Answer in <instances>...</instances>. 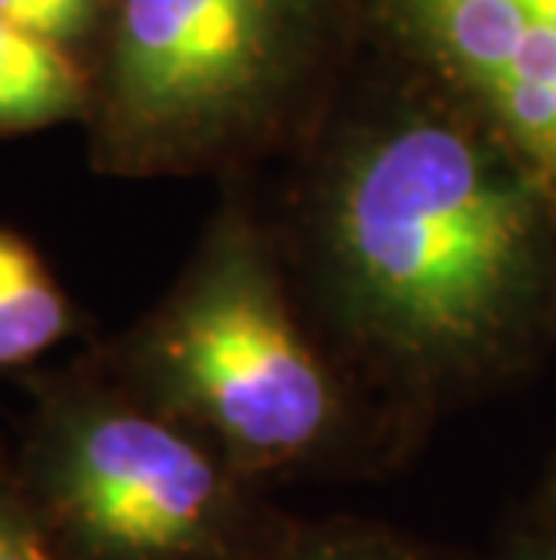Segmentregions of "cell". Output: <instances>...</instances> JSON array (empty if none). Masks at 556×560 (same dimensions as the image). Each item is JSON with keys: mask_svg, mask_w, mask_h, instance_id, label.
<instances>
[{"mask_svg": "<svg viewBox=\"0 0 556 560\" xmlns=\"http://www.w3.org/2000/svg\"><path fill=\"white\" fill-rule=\"evenodd\" d=\"M268 560H437L430 550L394 532L365 524H322V528L282 532Z\"/></svg>", "mask_w": 556, "mask_h": 560, "instance_id": "ba28073f", "label": "cell"}, {"mask_svg": "<svg viewBox=\"0 0 556 560\" xmlns=\"http://www.w3.org/2000/svg\"><path fill=\"white\" fill-rule=\"evenodd\" d=\"M109 0H0V19L80 51L102 37Z\"/></svg>", "mask_w": 556, "mask_h": 560, "instance_id": "30bf717a", "label": "cell"}, {"mask_svg": "<svg viewBox=\"0 0 556 560\" xmlns=\"http://www.w3.org/2000/svg\"><path fill=\"white\" fill-rule=\"evenodd\" d=\"M546 532L556 535V478H553L549 492H546Z\"/></svg>", "mask_w": 556, "mask_h": 560, "instance_id": "7c38bea8", "label": "cell"}, {"mask_svg": "<svg viewBox=\"0 0 556 560\" xmlns=\"http://www.w3.org/2000/svg\"><path fill=\"white\" fill-rule=\"evenodd\" d=\"M127 387L203 434L246 478L315 456L340 412L333 376L242 221L221 224L127 343Z\"/></svg>", "mask_w": 556, "mask_h": 560, "instance_id": "277c9868", "label": "cell"}, {"mask_svg": "<svg viewBox=\"0 0 556 560\" xmlns=\"http://www.w3.org/2000/svg\"><path fill=\"white\" fill-rule=\"evenodd\" d=\"M463 88L556 213V0H387Z\"/></svg>", "mask_w": 556, "mask_h": 560, "instance_id": "5b68a950", "label": "cell"}, {"mask_svg": "<svg viewBox=\"0 0 556 560\" xmlns=\"http://www.w3.org/2000/svg\"><path fill=\"white\" fill-rule=\"evenodd\" d=\"M91 66L80 51L0 19V135L84 120Z\"/></svg>", "mask_w": 556, "mask_h": 560, "instance_id": "8992f818", "label": "cell"}, {"mask_svg": "<svg viewBox=\"0 0 556 560\" xmlns=\"http://www.w3.org/2000/svg\"><path fill=\"white\" fill-rule=\"evenodd\" d=\"M318 0H109L91 66V160L188 171L257 141L311 66Z\"/></svg>", "mask_w": 556, "mask_h": 560, "instance_id": "3957f363", "label": "cell"}, {"mask_svg": "<svg viewBox=\"0 0 556 560\" xmlns=\"http://www.w3.org/2000/svg\"><path fill=\"white\" fill-rule=\"evenodd\" d=\"M69 560H268V528L210 441L127 384L55 376L19 459Z\"/></svg>", "mask_w": 556, "mask_h": 560, "instance_id": "7a4b0ae2", "label": "cell"}, {"mask_svg": "<svg viewBox=\"0 0 556 560\" xmlns=\"http://www.w3.org/2000/svg\"><path fill=\"white\" fill-rule=\"evenodd\" d=\"M80 326L37 246L0 224V373L44 359Z\"/></svg>", "mask_w": 556, "mask_h": 560, "instance_id": "52a82bcc", "label": "cell"}, {"mask_svg": "<svg viewBox=\"0 0 556 560\" xmlns=\"http://www.w3.org/2000/svg\"><path fill=\"white\" fill-rule=\"evenodd\" d=\"M506 560H556V535H549V532L531 535V539L517 542Z\"/></svg>", "mask_w": 556, "mask_h": 560, "instance_id": "8fae6325", "label": "cell"}, {"mask_svg": "<svg viewBox=\"0 0 556 560\" xmlns=\"http://www.w3.org/2000/svg\"><path fill=\"white\" fill-rule=\"evenodd\" d=\"M546 196L517 160L448 124L362 145L329 199L351 326L412 373L495 359L535 304Z\"/></svg>", "mask_w": 556, "mask_h": 560, "instance_id": "6da1fadb", "label": "cell"}, {"mask_svg": "<svg viewBox=\"0 0 556 560\" xmlns=\"http://www.w3.org/2000/svg\"><path fill=\"white\" fill-rule=\"evenodd\" d=\"M0 560H69L33 503L19 463L0 452Z\"/></svg>", "mask_w": 556, "mask_h": 560, "instance_id": "9c48e42d", "label": "cell"}]
</instances>
